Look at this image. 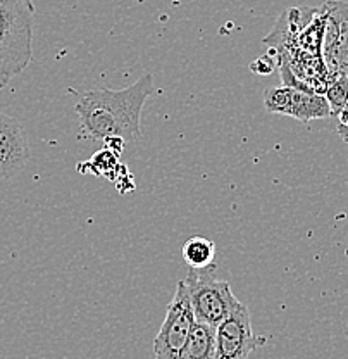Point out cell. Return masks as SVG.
<instances>
[{
	"label": "cell",
	"instance_id": "obj_1",
	"mask_svg": "<svg viewBox=\"0 0 348 359\" xmlns=\"http://www.w3.org/2000/svg\"><path fill=\"white\" fill-rule=\"evenodd\" d=\"M74 111L80 118L81 138L109 140L123 138L125 142H138L141 138V111L153 93V78L145 73L130 87L123 90H88L76 92Z\"/></svg>",
	"mask_w": 348,
	"mask_h": 359
},
{
	"label": "cell",
	"instance_id": "obj_2",
	"mask_svg": "<svg viewBox=\"0 0 348 359\" xmlns=\"http://www.w3.org/2000/svg\"><path fill=\"white\" fill-rule=\"evenodd\" d=\"M33 20L32 0L0 2V88L33 61Z\"/></svg>",
	"mask_w": 348,
	"mask_h": 359
},
{
	"label": "cell",
	"instance_id": "obj_3",
	"mask_svg": "<svg viewBox=\"0 0 348 359\" xmlns=\"http://www.w3.org/2000/svg\"><path fill=\"white\" fill-rule=\"evenodd\" d=\"M216 271L214 263L204 269H190L185 278L195 321L211 328H218L239 304L230 283L219 280Z\"/></svg>",
	"mask_w": 348,
	"mask_h": 359
},
{
	"label": "cell",
	"instance_id": "obj_4",
	"mask_svg": "<svg viewBox=\"0 0 348 359\" xmlns=\"http://www.w3.org/2000/svg\"><path fill=\"white\" fill-rule=\"evenodd\" d=\"M195 323L188 289H186L185 280H179L173 301L167 306L166 318L153 340L155 359H183L186 342H188Z\"/></svg>",
	"mask_w": 348,
	"mask_h": 359
},
{
	"label": "cell",
	"instance_id": "obj_5",
	"mask_svg": "<svg viewBox=\"0 0 348 359\" xmlns=\"http://www.w3.org/2000/svg\"><path fill=\"white\" fill-rule=\"evenodd\" d=\"M264 344V337L253 332L250 311L243 302L216 328V359H249Z\"/></svg>",
	"mask_w": 348,
	"mask_h": 359
},
{
	"label": "cell",
	"instance_id": "obj_6",
	"mask_svg": "<svg viewBox=\"0 0 348 359\" xmlns=\"http://www.w3.org/2000/svg\"><path fill=\"white\" fill-rule=\"evenodd\" d=\"M264 106L274 114L291 116L302 123H310L312 119H323L333 116L328 99L317 92L291 87H274L264 92Z\"/></svg>",
	"mask_w": 348,
	"mask_h": 359
},
{
	"label": "cell",
	"instance_id": "obj_7",
	"mask_svg": "<svg viewBox=\"0 0 348 359\" xmlns=\"http://www.w3.org/2000/svg\"><path fill=\"white\" fill-rule=\"evenodd\" d=\"M323 54L328 69L348 78V2L328 0L323 7Z\"/></svg>",
	"mask_w": 348,
	"mask_h": 359
},
{
	"label": "cell",
	"instance_id": "obj_8",
	"mask_svg": "<svg viewBox=\"0 0 348 359\" xmlns=\"http://www.w3.org/2000/svg\"><path fill=\"white\" fill-rule=\"evenodd\" d=\"M32 157L28 135L18 119L0 112V180L21 173Z\"/></svg>",
	"mask_w": 348,
	"mask_h": 359
},
{
	"label": "cell",
	"instance_id": "obj_9",
	"mask_svg": "<svg viewBox=\"0 0 348 359\" xmlns=\"http://www.w3.org/2000/svg\"><path fill=\"white\" fill-rule=\"evenodd\" d=\"M183 359H216V328L195 323L186 342Z\"/></svg>",
	"mask_w": 348,
	"mask_h": 359
},
{
	"label": "cell",
	"instance_id": "obj_10",
	"mask_svg": "<svg viewBox=\"0 0 348 359\" xmlns=\"http://www.w3.org/2000/svg\"><path fill=\"white\" fill-rule=\"evenodd\" d=\"M183 259L190 269H204L211 266L216 259V244L200 235L188 238L183 245Z\"/></svg>",
	"mask_w": 348,
	"mask_h": 359
},
{
	"label": "cell",
	"instance_id": "obj_11",
	"mask_svg": "<svg viewBox=\"0 0 348 359\" xmlns=\"http://www.w3.org/2000/svg\"><path fill=\"white\" fill-rule=\"evenodd\" d=\"M83 166H88V170L92 171L97 177H106L111 182L119 178L121 175V164H119V156L109 151V149H102V151L97 152L88 163H83Z\"/></svg>",
	"mask_w": 348,
	"mask_h": 359
},
{
	"label": "cell",
	"instance_id": "obj_12",
	"mask_svg": "<svg viewBox=\"0 0 348 359\" xmlns=\"http://www.w3.org/2000/svg\"><path fill=\"white\" fill-rule=\"evenodd\" d=\"M250 67H252L253 73H257V74H269L274 71L272 69L274 65H272L271 57H267V55H265V57H259L257 61H253L252 65H250Z\"/></svg>",
	"mask_w": 348,
	"mask_h": 359
},
{
	"label": "cell",
	"instance_id": "obj_13",
	"mask_svg": "<svg viewBox=\"0 0 348 359\" xmlns=\"http://www.w3.org/2000/svg\"><path fill=\"white\" fill-rule=\"evenodd\" d=\"M336 118H338V126H336L338 135L343 138V140L348 142V104L338 112V114H336Z\"/></svg>",
	"mask_w": 348,
	"mask_h": 359
}]
</instances>
